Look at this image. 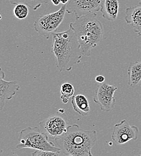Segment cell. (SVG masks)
Returning <instances> with one entry per match:
<instances>
[{"label":"cell","mask_w":141,"mask_h":156,"mask_svg":"<svg viewBox=\"0 0 141 156\" xmlns=\"http://www.w3.org/2000/svg\"><path fill=\"white\" fill-rule=\"evenodd\" d=\"M61 3L63 4V5H65V4H66L68 2V1H69V0H61Z\"/></svg>","instance_id":"21"},{"label":"cell","mask_w":141,"mask_h":156,"mask_svg":"<svg viewBox=\"0 0 141 156\" xmlns=\"http://www.w3.org/2000/svg\"><path fill=\"white\" fill-rule=\"evenodd\" d=\"M103 0H69L66 4V12L75 13V16L96 13L101 10Z\"/></svg>","instance_id":"8"},{"label":"cell","mask_w":141,"mask_h":156,"mask_svg":"<svg viewBox=\"0 0 141 156\" xmlns=\"http://www.w3.org/2000/svg\"><path fill=\"white\" fill-rule=\"evenodd\" d=\"M125 20L131 29L141 36V2L133 7L125 9Z\"/></svg>","instance_id":"11"},{"label":"cell","mask_w":141,"mask_h":156,"mask_svg":"<svg viewBox=\"0 0 141 156\" xmlns=\"http://www.w3.org/2000/svg\"><path fill=\"white\" fill-rule=\"evenodd\" d=\"M140 2H141V1H140Z\"/></svg>","instance_id":"23"},{"label":"cell","mask_w":141,"mask_h":156,"mask_svg":"<svg viewBox=\"0 0 141 156\" xmlns=\"http://www.w3.org/2000/svg\"><path fill=\"white\" fill-rule=\"evenodd\" d=\"M13 5L24 4L34 10H38L43 4H47L48 0H9Z\"/></svg>","instance_id":"16"},{"label":"cell","mask_w":141,"mask_h":156,"mask_svg":"<svg viewBox=\"0 0 141 156\" xmlns=\"http://www.w3.org/2000/svg\"><path fill=\"white\" fill-rule=\"evenodd\" d=\"M69 27L75 33L80 46L83 56L89 57L92 50L101 42L104 36L103 27L97 19L96 13H90L76 17Z\"/></svg>","instance_id":"3"},{"label":"cell","mask_w":141,"mask_h":156,"mask_svg":"<svg viewBox=\"0 0 141 156\" xmlns=\"http://www.w3.org/2000/svg\"><path fill=\"white\" fill-rule=\"evenodd\" d=\"M75 88L72 84L70 83H63L61 86V98L63 104L68 102L69 99L74 96Z\"/></svg>","instance_id":"15"},{"label":"cell","mask_w":141,"mask_h":156,"mask_svg":"<svg viewBox=\"0 0 141 156\" xmlns=\"http://www.w3.org/2000/svg\"><path fill=\"white\" fill-rule=\"evenodd\" d=\"M29 13L28 7L24 4L16 5L13 9V15L18 20H24L27 17Z\"/></svg>","instance_id":"17"},{"label":"cell","mask_w":141,"mask_h":156,"mask_svg":"<svg viewBox=\"0 0 141 156\" xmlns=\"http://www.w3.org/2000/svg\"><path fill=\"white\" fill-rule=\"evenodd\" d=\"M2 19V15H1V13H0V20Z\"/></svg>","instance_id":"22"},{"label":"cell","mask_w":141,"mask_h":156,"mask_svg":"<svg viewBox=\"0 0 141 156\" xmlns=\"http://www.w3.org/2000/svg\"><path fill=\"white\" fill-rule=\"evenodd\" d=\"M5 77V73L0 67V112L6 102L12 99L20 90V85L17 81H7Z\"/></svg>","instance_id":"10"},{"label":"cell","mask_w":141,"mask_h":156,"mask_svg":"<svg viewBox=\"0 0 141 156\" xmlns=\"http://www.w3.org/2000/svg\"><path fill=\"white\" fill-rule=\"evenodd\" d=\"M59 155H61V153L42 150H35L32 153L33 156H57Z\"/></svg>","instance_id":"18"},{"label":"cell","mask_w":141,"mask_h":156,"mask_svg":"<svg viewBox=\"0 0 141 156\" xmlns=\"http://www.w3.org/2000/svg\"><path fill=\"white\" fill-rule=\"evenodd\" d=\"M71 104L74 110L80 115L85 117L91 112L89 102L83 94H79L72 98Z\"/></svg>","instance_id":"13"},{"label":"cell","mask_w":141,"mask_h":156,"mask_svg":"<svg viewBox=\"0 0 141 156\" xmlns=\"http://www.w3.org/2000/svg\"><path fill=\"white\" fill-rule=\"evenodd\" d=\"M19 143L15 149L31 148L35 150L61 153V149L49 140L48 136L38 127H27L20 133Z\"/></svg>","instance_id":"4"},{"label":"cell","mask_w":141,"mask_h":156,"mask_svg":"<svg viewBox=\"0 0 141 156\" xmlns=\"http://www.w3.org/2000/svg\"><path fill=\"white\" fill-rule=\"evenodd\" d=\"M41 130L51 142L63 136L68 128V119L65 112H58L46 118L39 124Z\"/></svg>","instance_id":"6"},{"label":"cell","mask_w":141,"mask_h":156,"mask_svg":"<svg viewBox=\"0 0 141 156\" xmlns=\"http://www.w3.org/2000/svg\"><path fill=\"white\" fill-rule=\"evenodd\" d=\"M120 4L118 0H103L101 12L102 17L111 22L117 19Z\"/></svg>","instance_id":"12"},{"label":"cell","mask_w":141,"mask_h":156,"mask_svg":"<svg viewBox=\"0 0 141 156\" xmlns=\"http://www.w3.org/2000/svg\"><path fill=\"white\" fill-rule=\"evenodd\" d=\"M105 80H106V78L102 75H98L95 77V80L100 83H103L105 81Z\"/></svg>","instance_id":"19"},{"label":"cell","mask_w":141,"mask_h":156,"mask_svg":"<svg viewBox=\"0 0 141 156\" xmlns=\"http://www.w3.org/2000/svg\"><path fill=\"white\" fill-rule=\"evenodd\" d=\"M52 4L54 5H59L61 3V0H51Z\"/></svg>","instance_id":"20"},{"label":"cell","mask_w":141,"mask_h":156,"mask_svg":"<svg viewBox=\"0 0 141 156\" xmlns=\"http://www.w3.org/2000/svg\"><path fill=\"white\" fill-rule=\"evenodd\" d=\"M51 53L56 59L58 71L70 72L73 66L80 63L83 55L79 43L73 30L55 32L52 34Z\"/></svg>","instance_id":"1"},{"label":"cell","mask_w":141,"mask_h":156,"mask_svg":"<svg viewBox=\"0 0 141 156\" xmlns=\"http://www.w3.org/2000/svg\"><path fill=\"white\" fill-rule=\"evenodd\" d=\"M117 90L118 87L107 83L103 82L98 85L93 100L100 106L102 111L110 112L113 109L116 103L114 94Z\"/></svg>","instance_id":"7"},{"label":"cell","mask_w":141,"mask_h":156,"mask_svg":"<svg viewBox=\"0 0 141 156\" xmlns=\"http://www.w3.org/2000/svg\"><path fill=\"white\" fill-rule=\"evenodd\" d=\"M141 80V61L132 62L128 68V85L136 88Z\"/></svg>","instance_id":"14"},{"label":"cell","mask_w":141,"mask_h":156,"mask_svg":"<svg viewBox=\"0 0 141 156\" xmlns=\"http://www.w3.org/2000/svg\"><path fill=\"white\" fill-rule=\"evenodd\" d=\"M97 140L94 130L81 129L77 124L68 126L66 133L53 143L61 149V154L68 156H92V148Z\"/></svg>","instance_id":"2"},{"label":"cell","mask_w":141,"mask_h":156,"mask_svg":"<svg viewBox=\"0 0 141 156\" xmlns=\"http://www.w3.org/2000/svg\"><path fill=\"white\" fill-rule=\"evenodd\" d=\"M66 4H65L58 11L42 15L35 20L34 28L40 37L49 39L51 35L56 32L65 18L66 12Z\"/></svg>","instance_id":"5"},{"label":"cell","mask_w":141,"mask_h":156,"mask_svg":"<svg viewBox=\"0 0 141 156\" xmlns=\"http://www.w3.org/2000/svg\"><path fill=\"white\" fill-rule=\"evenodd\" d=\"M139 135V129L135 126H130L125 119L116 124L113 129L112 138L117 144L121 145L131 140H136Z\"/></svg>","instance_id":"9"}]
</instances>
